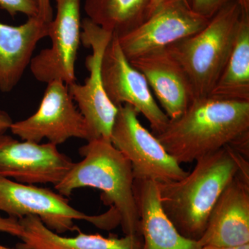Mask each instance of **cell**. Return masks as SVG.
I'll return each mask as SVG.
<instances>
[{
    "label": "cell",
    "mask_w": 249,
    "mask_h": 249,
    "mask_svg": "<svg viewBox=\"0 0 249 249\" xmlns=\"http://www.w3.org/2000/svg\"><path fill=\"white\" fill-rule=\"evenodd\" d=\"M191 9L203 17L211 19L226 4L233 0H187Z\"/></svg>",
    "instance_id": "44dd1931"
},
{
    "label": "cell",
    "mask_w": 249,
    "mask_h": 249,
    "mask_svg": "<svg viewBox=\"0 0 249 249\" xmlns=\"http://www.w3.org/2000/svg\"><path fill=\"white\" fill-rule=\"evenodd\" d=\"M244 10L230 1L194 35L167 47L189 78L196 98L208 97L230 57Z\"/></svg>",
    "instance_id": "277c9868"
},
{
    "label": "cell",
    "mask_w": 249,
    "mask_h": 249,
    "mask_svg": "<svg viewBox=\"0 0 249 249\" xmlns=\"http://www.w3.org/2000/svg\"><path fill=\"white\" fill-rule=\"evenodd\" d=\"M179 164L230 146L249 155V101L196 98L155 135Z\"/></svg>",
    "instance_id": "6da1fadb"
},
{
    "label": "cell",
    "mask_w": 249,
    "mask_h": 249,
    "mask_svg": "<svg viewBox=\"0 0 249 249\" xmlns=\"http://www.w3.org/2000/svg\"><path fill=\"white\" fill-rule=\"evenodd\" d=\"M209 96L249 101V13H242L231 53Z\"/></svg>",
    "instance_id": "ac0fdd59"
},
{
    "label": "cell",
    "mask_w": 249,
    "mask_h": 249,
    "mask_svg": "<svg viewBox=\"0 0 249 249\" xmlns=\"http://www.w3.org/2000/svg\"><path fill=\"white\" fill-rule=\"evenodd\" d=\"M53 143L23 141L0 134V176L25 184H58L73 167Z\"/></svg>",
    "instance_id": "7c38bea8"
},
{
    "label": "cell",
    "mask_w": 249,
    "mask_h": 249,
    "mask_svg": "<svg viewBox=\"0 0 249 249\" xmlns=\"http://www.w3.org/2000/svg\"><path fill=\"white\" fill-rule=\"evenodd\" d=\"M38 8V18L45 22H52L53 18L51 0H36Z\"/></svg>",
    "instance_id": "603a6c76"
},
{
    "label": "cell",
    "mask_w": 249,
    "mask_h": 249,
    "mask_svg": "<svg viewBox=\"0 0 249 249\" xmlns=\"http://www.w3.org/2000/svg\"><path fill=\"white\" fill-rule=\"evenodd\" d=\"M0 231L6 232L20 238L23 235L24 230L18 218L2 217L0 216Z\"/></svg>",
    "instance_id": "7402d4cb"
},
{
    "label": "cell",
    "mask_w": 249,
    "mask_h": 249,
    "mask_svg": "<svg viewBox=\"0 0 249 249\" xmlns=\"http://www.w3.org/2000/svg\"><path fill=\"white\" fill-rule=\"evenodd\" d=\"M209 19L193 11L187 0H170L138 27L117 36L118 40L130 61L194 35L206 27Z\"/></svg>",
    "instance_id": "9c48e42d"
},
{
    "label": "cell",
    "mask_w": 249,
    "mask_h": 249,
    "mask_svg": "<svg viewBox=\"0 0 249 249\" xmlns=\"http://www.w3.org/2000/svg\"><path fill=\"white\" fill-rule=\"evenodd\" d=\"M201 249H249V244L247 245L237 246V247H202Z\"/></svg>",
    "instance_id": "484cf974"
},
{
    "label": "cell",
    "mask_w": 249,
    "mask_h": 249,
    "mask_svg": "<svg viewBox=\"0 0 249 249\" xmlns=\"http://www.w3.org/2000/svg\"><path fill=\"white\" fill-rule=\"evenodd\" d=\"M10 129L23 141L40 142L47 139L55 145L71 138L91 140L85 118L73 103L68 87L61 81L48 83L35 114L13 123Z\"/></svg>",
    "instance_id": "ba28073f"
},
{
    "label": "cell",
    "mask_w": 249,
    "mask_h": 249,
    "mask_svg": "<svg viewBox=\"0 0 249 249\" xmlns=\"http://www.w3.org/2000/svg\"><path fill=\"white\" fill-rule=\"evenodd\" d=\"M0 211L18 219L36 216L46 227L58 234L79 231L74 224L76 220L87 221L101 229H104L107 221L106 213L88 215L72 207L66 196L60 193L1 176Z\"/></svg>",
    "instance_id": "8992f818"
},
{
    "label": "cell",
    "mask_w": 249,
    "mask_h": 249,
    "mask_svg": "<svg viewBox=\"0 0 249 249\" xmlns=\"http://www.w3.org/2000/svg\"><path fill=\"white\" fill-rule=\"evenodd\" d=\"M139 114L129 105L119 106L110 136L112 145L130 163L134 179L163 183L185 178L188 172L165 150L155 134L142 125Z\"/></svg>",
    "instance_id": "5b68a950"
},
{
    "label": "cell",
    "mask_w": 249,
    "mask_h": 249,
    "mask_svg": "<svg viewBox=\"0 0 249 249\" xmlns=\"http://www.w3.org/2000/svg\"><path fill=\"white\" fill-rule=\"evenodd\" d=\"M247 170L248 158L231 147H223L196 160L181 179L157 183L162 209L181 235L198 242L223 191L237 174Z\"/></svg>",
    "instance_id": "7a4b0ae2"
},
{
    "label": "cell",
    "mask_w": 249,
    "mask_h": 249,
    "mask_svg": "<svg viewBox=\"0 0 249 249\" xmlns=\"http://www.w3.org/2000/svg\"><path fill=\"white\" fill-rule=\"evenodd\" d=\"M79 152L83 160L74 163L54 188L64 196L84 187L100 190L102 200L119 214L124 235L142 240L134 178L129 160L107 139L90 140L80 147Z\"/></svg>",
    "instance_id": "3957f363"
},
{
    "label": "cell",
    "mask_w": 249,
    "mask_h": 249,
    "mask_svg": "<svg viewBox=\"0 0 249 249\" xmlns=\"http://www.w3.org/2000/svg\"><path fill=\"white\" fill-rule=\"evenodd\" d=\"M81 29L82 42L92 50V53L85 61L89 76L84 85L73 83L67 87L72 98L78 105V110L88 124L91 140L99 138L110 140L118 107L109 101L105 91L101 62L105 49L113 35L88 18L82 21Z\"/></svg>",
    "instance_id": "52a82bcc"
},
{
    "label": "cell",
    "mask_w": 249,
    "mask_h": 249,
    "mask_svg": "<svg viewBox=\"0 0 249 249\" xmlns=\"http://www.w3.org/2000/svg\"><path fill=\"white\" fill-rule=\"evenodd\" d=\"M151 0H86L88 18L112 35L120 36L147 18Z\"/></svg>",
    "instance_id": "d6986e66"
},
{
    "label": "cell",
    "mask_w": 249,
    "mask_h": 249,
    "mask_svg": "<svg viewBox=\"0 0 249 249\" xmlns=\"http://www.w3.org/2000/svg\"><path fill=\"white\" fill-rule=\"evenodd\" d=\"M0 249H10L9 247H4V246L0 245Z\"/></svg>",
    "instance_id": "83f0119b"
},
{
    "label": "cell",
    "mask_w": 249,
    "mask_h": 249,
    "mask_svg": "<svg viewBox=\"0 0 249 249\" xmlns=\"http://www.w3.org/2000/svg\"><path fill=\"white\" fill-rule=\"evenodd\" d=\"M240 5L242 10L249 13V0H236Z\"/></svg>",
    "instance_id": "4316f807"
},
{
    "label": "cell",
    "mask_w": 249,
    "mask_h": 249,
    "mask_svg": "<svg viewBox=\"0 0 249 249\" xmlns=\"http://www.w3.org/2000/svg\"><path fill=\"white\" fill-rule=\"evenodd\" d=\"M56 15L49 24L50 48L31 59V73L36 80L48 84L61 81L76 83L75 65L81 40L80 0H54Z\"/></svg>",
    "instance_id": "8fae6325"
},
{
    "label": "cell",
    "mask_w": 249,
    "mask_h": 249,
    "mask_svg": "<svg viewBox=\"0 0 249 249\" xmlns=\"http://www.w3.org/2000/svg\"><path fill=\"white\" fill-rule=\"evenodd\" d=\"M134 191L140 217L142 249H201L197 241L178 232L162 209L158 185L149 179H134Z\"/></svg>",
    "instance_id": "2e32d148"
},
{
    "label": "cell",
    "mask_w": 249,
    "mask_h": 249,
    "mask_svg": "<svg viewBox=\"0 0 249 249\" xmlns=\"http://www.w3.org/2000/svg\"><path fill=\"white\" fill-rule=\"evenodd\" d=\"M49 24L38 17L28 18L19 26L0 22V91L17 86L30 65L37 43L48 37Z\"/></svg>",
    "instance_id": "9a60e30c"
},
{
    "label": "cell",
    "mask_w": 249,
    "mask_h": 249,
    "mask_svg": "<svg viewBox=\"0 0 249 249\" xmlns=\"http://www.w3.org/2000/svg\"><path fill=\"white\" fill-rule=\"evenodd\" d=\"M101 75L105 91L114 106L133 107L148 121L155 135L165 129L169 117L157 104L145 76L126 58L115 35L103 53Z\"/></svg>",
    "instance_id": "30bf717a"
},
{
    "label": "cell",
    "mask_w": 249,
    "mask_h": 249,
    "mask_svg": "<svg viewBox=\"0 0 249 249\" xmlns=\"http://www.w3.org/2000/svg\"><path fill=\"white\" fill-rule=\"evenodd\" d=\"M129 62L145 76L162 109L171 120L181 116L196 98L186 72L166 48Z\"/></svg>",
    "instance_id": "5bb4252c"
},
{
    "label": "cell",
    "mask_w": 249,
    "mask_h": 249,
    "mask_svg": "<svg viewBox=\"0 0 249 249\" xmlns=\"http://www.w3.org/2000/svg\"><path fill=\"white\" fill-rule=\"evenodd\" d=\"M168 1H170V0H151L150 6H149L148 12H147V18L151 16L156 10L158 9L162 4Z\"/></svg>",
    "instance_id": "d4e9b609"
},
{
    "label": "cell",
    "mask_w": 249,
    "mask_h": 249,
    "mask_svg": "<svg viewBox=\"0 0 249 249\" xmlns=\"http://www.w3.org/2000/svg\"><path fill=\"white\" fill-rule=\"evenodd\" d=\"M0 8L11 17H15L18 14L26 15L28 18L38 17L36 0H0Z\"/></svg>",
    "instance_id": "ffe728a7"
},
{
    "label": "cell",
    "mask_w": 249,
    "mask_h": 249,
    "mask_svg": "<svg viewBox=\"0 0 249 249\" xmlns=\"http://www.w3.org/2000/svg\"><path fill=\"white\" fill-rule=\"evenodd\" d=\"M19 222L24 232L17 249H142V240L132 236L105 237L80 232L75 237H64L36 216L21 218Z\"/></svg>",
    "instance_id": "e0dca14e"
},
{
    "label": "cell",
    "mask_w": 249,
    "mask_h": 249,
    "mask_svg": "<svg viewBox=\"0 0 249 249\" xmlns=\"http://www.w3.org/2000/svg\"><path fill=\"white\" fill-rule=\"evenodd\" d=\"M14 121L6 111L0 109V134L10 129Z\"/></svg>",
    "instance_id": "cb8c5ba5"
},
{
    "label": "cell",
    "mask_w": 249,
    "mask_h": 249,
    "mask_svg": "<svg viewBox=\"0 0 249 249\" xmlns=\"http://www.w3.org/2000/svg\"><path fill=\"white\" fill-rule=\"evenodd\" d=\"M198 242L216 247L249 244V170L237 174L223 191Z\"/></svg>",
    "instance_id": "4fadbf2b"
}]
</instances>
